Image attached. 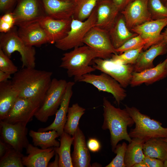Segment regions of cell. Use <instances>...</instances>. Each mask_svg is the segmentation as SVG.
Returning a JSON list of instances; mask_svg holds the SVG:
<instances>
[{"instance_id": "cell-16", "label": "cell", "mask_w": 167, "mask_h": 167, "mask_svg": "<svg viewBox=\"0 0 167 167\" xmlns=\"http://www.w3.org/2000/svg\"><path fill=\"white\" fill-rule=\"evenodd\" d=\"M72 18L58 19L46 16L39 21L48 36L49 43L55 44L67 35Z\"/></svg>"}, {"instance_id": "cell-54", "label": "cell", "mask_w": 167, "mask_h": 167, "mask_svg": "<svg viewBox=\"0 0 167 167\" xmlns=\"http://www.w3.org/2000/svg\"><path fill=\"white\" fill-rule=\"evenodd\" d=\"M165 67H166V69L167 70V61H166V64H165Z\"/></svg>"}, {"instance_id": "cell-38", "label": "cell", "mask_w": 167, "mask_h": 167, "mask_svg": "<svg viewBox=\"0 0 167 167\" xmlns=\"http://www.w3.org/2000/svg\"><path fill=\"white\" fill-rule=\"evenodd\" d=\"M0 71L9 73L14 74L18 70L17 67L10 59V58L6 55L0 49Z\"/></svg>"}, {"instance_id": "cell-34", "label": "cell", "mask_w": 167, "mask_h": 167, "mask_svg": "<svg viewBox=\"0 0 167 167\" xmlns=\"http://www.w3.org/2000/svg\"><path fill=\"white\" fill-rule=\"evenodd\" d=\"M143 47L128 50L121 54H113L110 59L113 62L118 64L134 65L142 51Z\"/></svg>"}, {"instance_id": "cell-11", "label": "cell", "mask_w": 167, "mask_h": 167, "mask_svg": "<svg viewBox=\"0 0 167 167\" xmlns=\"http://www.w3.org/2000/svg\"><path fill=\"white\" fill-rule=\"evenodd\" d=\"M42 102L19 96L7 116L2 121L13 124L21 123L27 124L32 120Z\"/></svg>"}, {"instance_id": "cell-47", "label": "cell", "mask_w": 167, "mask_h": 167, "mask_svg": "<svg viewBox=\"0 0 167 167\" xmlns=\"http://www.w3.org/2000/svg\"><path fill=\"white\" fill-rule=\"evenodd\" d=\"M161 33L162 36V40L164 41L167 46V27L164 32Z\"/></svg>"}, {"instance_id": "cell-9", "label": "cell", "mask_w": 167, "mask_h": 167, "mask_svg": "<svg viewBox=\"0 0 167 167\" xmlns=\"http://www.w3.org/2000/svg\"><path fill=\"white\" fill-rule=\"evenodd\" d=\"M78 82L90 84L99 91L111 94L118 105L127 96L126 91L120 84L110 76L104 72L98 75L90 73L85 74Z\"/></svg>"}, {"instance_id": "cell-51", "label": "cell", "mask_w": 167, "mask_h": 167, "mask_svg": "<svg viewBox=\"0 0 167 167\" xmlns=\"http://www.w3.org/2000/svg\"><path fill=\"white\" fill-rule=\"evenodd\" d=\"M163 140L167 143V138H163Z\"/></svg>"}, {"instance_id": "cell-46", "label": "cell", "mask_w": 167, "mask_h": 167, "mask_svg": "<svg viewBox=\"0 0 167 167\" xmlns=\"http://www.w3.org/2000/svg\"><path fill=\"white\" fill-rule=\"evenodd\" d=\"M55 159L54 161L51 163H49L48 167H59V158L57 154L55 153Z\"/></svg>"}, {"instance_id": "cell-45", "label": "cell", "mask_w": 167, "mask_h": 167, "mask_svg": "<svg viewBox=\"0 0 167 167\" xmlns=\"http://www.w3.org/2000/svg\"><path fill=\"white\" fill-rule=\"evenodd\" d=\"M10 74L0 71V83L8 80L11 78Z\"/></svg>"}, {"instance_id": "cell-6", "label": "cell", "mask_w": 167, "mask_h": 167, "mask_svg": "<svg viewBox=\"0 0 167 167\" xmlns=\"http://www.w3.org/2000/svg\"><path fill=\"white\" fill-rule=\"evenodd\" d=\"M67 82L63 79H52L44 99L35 117L39 121L46 122L55 114L65 94Z\"/></svg>"}, {"instance_id": "cell-37", "label": "cell", "mask_w": 167, "mask_h": 167, "mask_svg": "<svg viewBox=\"0 0 167 167\" xmlns=\"http://www.w3.org/2000/svg\"><path fill=\"white\" fill-rule=\"evenodd\" d=\"M146 43V41L138 35L129 40L116 50L118 54H121L128 50L144 47Z\"/></svg>"}, {"instance_id": "cell-53", "label": "cell", "mask_w": 167, "mask_h": 167, "mask_svg": "<svg viewBox=\"0 0 167 167\" xmlns=\"http://www.w3.org/2000/svg\"><path fill=\"white\" fill-rule=\"evenodd\" d=\"M164 5L166 7H167V1L165 3Z\"/></svg>"}, {"instance_id": "cell-3", "label": "cell", "mask_w": 167, "mask_h": 167, "mask_svg": "<svg viewBox=\"0 0 167 167\" xmlns=\"http://www.w3.org/2000/svg\"><path fill=\"white\" fill-rule=\"evenodd\" d=\"M97 58L105 59L100 53L86 45H83L64 54L59 67L66 70L69 77H74L75 82H78L83 75L96 70L90 65Z\"/></svg>"}, {"instance_id": "cell-14", "label": "cell", "mask_w": 167, "mask_h": 167, "mask_svg": "<svg viewBox=\"0 0 167 167\" xmlns=\"http://www.w3.org/2000/svg\"><path fill=\"white\" fill-rule=\"evenodd\" d=\"M148 0H134L120 13L129 30L152 20L148 7Z\"/></svg>"}, {"instance_id": "cell-39", "label": "cell", "mask_w": 167, "mask_h": 167, "mask_svg": "<svg viewBox=\"0 0 167 167\" xmlns=\"http://www.w3.org/2000/svg\"><path fill=\"white\" fill-rule=\"evenodd\" d=\"M15 20L12 12L4 13L0 18V32L1 33L9 32L15 26Z\"/></svg>"}, {"instance_id": "cell-2", "label": "cell", "mask_w": 167, "mask_h": 167, "mask_svg": "<svg viewBox=\"0 0 167 167\" xmlns=\"http://www.w3.org/2000/svg\"><path fill=\"white\" fill-rule=\"evenodd\" d=\"M103 101L104 120L102 128L109 131L112 150L113 152L120 141L125 140L129 143L131 142L127 128L132 126L135 122L125 108L115 107L105 97Z\"/></svg>"}, {"instance_id": "cell-52", "label": "cell", "mask_w": 167, "mask_h": 167, "mask_svg": "<svg viewBox=\"0 0 167 167\" xmlns=\"http://www.w3.org/2000/svg\"><path fill=\"white\" fill-rule=\"evenodd\" d=\"M63 0L69 1H72V2H73L75 1V0Z\"/></svg>"}, {"instance_id": "cell-55", "label": "cell", "mask_w": 167, "mask_h": 167, "mask_svg": "<svg viewBox=\"0 0 167 167\" xmlns=\"http://www.w3.org/2000/svg\"><path fill=\"white\" fill-rule=\"evenodd\" d=\"M167 91V89H166Z\"/></svg>"}, {"instance_id": "cell-40", "label": "cell", "mask_w": 167, "mask_h": 167, "mask_svg": "<svg viewBox=\"0 0 167 167\" xmlns=\"http://www.w3.org/2000/svg\"><path fill=\"white\" fill-rule=\"evenodd\" d=\"M143 162L148 167H164V163L162 160L145 156Z\"/></svg>"}, {"instance_id": "cell-17", "label": "cell", "mask_w": 167, "mask_h": 167, "mask_svg": "<svg viewBox=\"0 0 167 167\" xmlns=\"http://www.w3.org/2000/svg\"><path fill=\"white\" fill-rule=\"evenodd\" d=\"M72 81L67 82L65 92L60 106L56 113L55 119L49 126L38 129V131L45 132L55 130L60 136L64 132V127L67 120V115L70 101L73 94L72 88L75 84Z\"/></svg>"}, {"instance_id": "cell-28", "label": "cell", "mask_w": 167, "mask_h": 167, "mask_svg": "<svg viewBox=\"0 0 167 167\" xmlns=\"http://www.w3.org/2000/svg\"><path fill=\"white\" fill-rule=\"evenodd\" d=\"M29 134L32 138L34 145L39 147L42 149L58 147L60 146V143L56 140V138L60 135L55 130L45 132L31 130Z\"/></svg>"}, {"instance_id": "cell-20", "label": "cell", "mask_w": 167, "mask_h": 167, "mask_svg": "<svg viewBox=\"0 0 167 167\" xmlns=\"http://www.w3.org/2000/svg\"><path fill=\"white\" fill-rule=\"evenodd\" d=\"M27 156H24L22 162L27 167H47L49 162L55 155L54 147L43 149L29 143L27 147Z\"/></svg>"}, {"instance_id": "cell-49", "label": "cell", "mask_w": 167, "mask_h": 167, "mask_svg": "<svg viewBox=\"0 0 167 167\" xmlns=\"http://www.w3.org/2000/svg\"><path fill=\"white\" fill-rule=\"evenodd\" d=\"M166 150L167 152V148L166 149ZM164 167H167V160H165L164 162Z\"/></svg>"}, {"instance_id": "cell-5", "label": "cell", "mask_w": 167, "mask_h": 167, "mask_svg": "<svg viewBox=\"0 0 167 167\" xmlns=\"http://www.w3.org/2000/svg\"><path fill=\"white\" fill-rule=\"evenodd\" d=\"M17 31L14 27L7 32L1 33L0 49L10 58L13 52H18L21 57L22 68H35V48L25 44L19 36Z\"/></svg>"}, {"instance_id": "cell-12", "label": "cell", "mask_w": 167, "mask_h": 167, "mask_svg": "<svg viewBox=\"0 0 167 167\" xmlns=\"http://www.w3.org/2000/svg\"><path fill=\"white\" fill-rule=\"evenodd\" d=\"M1 139L15 150L22 152L29 143L27 124H11L0 120Z\"/></svg>"}, {"instance_id": "cell-41", "label": "cell", "mask_w": 167, "mask_h": 167, "mask_svg": "<svg viewBox=\"0 0 167 167\" xmlns=\"http://www.w3.org/2000/svg\"><path fill=\"white\" fill-rule=\"evenodd\" d=\"M18 0H0V11L1 12L5 13L11 11L14 6Z\"/></svg>"}, {"instance_id": "cell-26", "label": "cell", "mask_w": 167, "mask_h": 167, "mask_svg": "<svg viewBox=\"0 0 167 167\" xmlns=\"http://www.w3.org/2000/svg\"><path fill=\"white\" fill-rule=\"evenodd\" d=\"M18 97V94L13 88L11 80L0 83V120L5 118Z\"/></svg>"}, {"instance_id": "cell-18", "label": "cell", "mask_w": 167, "mask_h": 167, "mask_svg": "<svg viewBox=\"0 0 167 167\" xmlns=\"http://www.w3.org/2000/svg\"><path fill=\"white\" fill-rule=\"evenodd\" d=\"M19 36L27 45L39 46L49 43L48 36L39 22L19 27Z\"/></svg>"}, {"instance_id": "cell-24", "label": "cell", "mask_w": 167, "mask_h": 167, "mask_svg": "<svg viewBox=\"0 0 167 167\" xmlns=\"http://www.w3.org/2000/svg\"><path fill=\"white\" fill-rule=\"evenodd\" d=\"M167 52V46L162 40L154 44L145 51L139 54L133 65L134 71L139 72L153 67V62L157 56L165 54Z\"/></svg>"}, {"instance_id": "cell-23", "label": "cell", "mask_w": 167, "mask_h": 167, "mask_svg": "<svg viewBox=\"0 0 167 167\" xmlns=\"http://www.w3.org/2000/svg\"><path fill=\"white\" fill-rule=\"evenodd\" d=\"M47 16L62 19L72 18L75 11L74 2L63 0H42Z\"/></svg>"}, {"instance_id": "cell-27", "label": "cell", "mask_w": 167, "mask_h": 167, "mask_svg": "<svg viewBox=\"0 0 167 167\" xmlns=\"http://www.w3.org/2000/svg\"><path fill=\"white\" fill-rule=\"evenodd\" d=\"M145 141L137 138H132L127 145L125 152L124 162L126 167H133L137 163L143 161L145 156L143 146Z\"/></svg>"}, {"instance_id": "cell-13", "label": "cell", "mask_w": 167, "mask_h": 167, "mask_svg": "<svg viewBox=\"0 0 167 167\" xmlns=\"http://www.w3.org/2000/svg\"><path fill=\"white\" fill-rule=\"evenodd\" d=\"M83 43L102 54L105 59H110L113 54H118L112 44L109 32L95 26L87 33Z\"/></svg>"}, {"instance_id": "cell-19", "label": "cell", "mask_w": 167, "mask_h": 167, "mask_svg": "<svg viewBox=\"0 0 167 167\" xmlns=\"http://www.w3.org/2000/svg\"><path fill=\"white\" fill-rule=\"evenodd\" d=\"M74 149L71 155L73 167H90L91 156L85 135L79 126L74 135Z\"/></svg>"}, {"instance_id": "cell-36", "label": "cell", "mask_w": 167, "mask_h": 167, "mask_svg": "<svg viewBox=\"0 0 167 167\" xmlns=\"http://www.w3.org/2000/svg\"><path fill=\"white\" fill-rule=\"evenodd\" d=\"M127 144L123 142L117 144L113 152L116 154L115 157L106 167H126L124 162Z\"/></svg>"}, {"instance_id": "cell-29", "label": "cell", "mask_w": 167, "mask_h": 167, "mask_svg": "<svg viewBox=\"0 0 167 167\" xmlns=\"http://www.w3.org/2000/svg\"><path fill=\"white\" fill-rule=\"evenodd\" d=\"M60 137V146L54 147L55 153L59 156V167H73L71 154L73 137L64 132Z\"/></svg>"}, {"instance_id": "cell-8", "label": "cell", "mask_w": 167, "mask_h": 167, "mask_svg": "<svg viewBox=\"0 0 167 167\" xmlns=\"http://www.w3.org/2000/svg\"><path fill=\"white\" fill-rule=\"evenodd\" d=\"M12 12L15 26L38 22L46 16L42 0H18Z\"/></svg>"}, {"instance_id": "cell-43", "label": "cell", "mask_w": 167, "mask_h": 167, "mask_svg": "<svg viewBox=\"0 0 167 167\" xmlns=\"http://www.w3.org/2000/svg\"><path fill=\"white\" fill-rule=\"evenodd\" d=\"M119 9L120 12L125 7L134 0H112Z\"/></svg>"}, {"instance_id": "cell-25", "label": "cell", "mask_w": 167, "mask_h": 167, "mask_svg": "<svg viewBox=\"0 0 167 167\" xmlns=\"http://www.w3.org/2000/svg\"><path fill=\"white\" fill-rule=\"evenodd\" d=\"M108 32L112 44L115 49L121 47L130 39L138 35L129 29L121 13L119 14Z\"/></svg>"}, {"instance_id": "cell-31", "label": "cell", "mask_w": 167, "mask_h": 167, "mask_svg": "<svg viewBox=\"0 0 167 167\" xmlns=\"http://www.w3.org/2000/svg\"><path fill=\"white\" fill-rule=\"evenodd\" d=\"M85 111V109L77 103L69 107L64 132L72 136L79 127V120Z\"/></svg>"}, {"instance_id": "cell-1", "label": "cell", "mask_w": 167, "mask_h": 167, "mask_svg": "<svg viewBox=\"0 0 167 167\" xmlns=\"http://www.w3.org/2000/svg\"><path fill=\"white\" fill-rule=\"evenodd\" d=\"M52 72L24 67L14 74L11 80L19 96L42 102L51 82Z\"/></svg>"}, {"instance_id": "cell-32", "label": "cell", "mask_w": 167, "mask_h": 167, "mask_svg": "<svg viewBox=\"0 0 167 167\" xmlns=\"http://www.w3.org/2000/svg\"><path fill=\"white\" fill-rule=\"evenodd\" d=\"M98 0H75V11L72 17L84 21L90 15Z\"/></svg>"}, {"instance_id": "cell-7", "label": "cell", "mask_w": 167, "mask_h": 167, "mask_svg": "<svg viewBox=\"0 0 167 167\" xmlns=\"http://www.w3.org/2000/svg\"><path fill=\"white\" fill-rule=\"evenodd\" d=\"M96 20L95 7L84 21L72 17L70 31L64 38L55 44V47L60 49L66 50L83 45L85 35L91 28L96 26Z\"/></svg>"}, {"instance_id": "cell-30", "label": "cell", "mask_w": 167, "mask_h": 167, "mask_svg": "<svg viewBox=\"0 0 167 167\" xmlns=\"http://www.w3.org/2000/svg\"><path fill=\"white\" fill-rule=\"evenodd\" d=\"M167 143L163 138H154L145 142L143 152L145 156L160 159L163 162L167 160Z\"/></svg>"}, {"instance_id": "cell-42", "label": "cell", "mask_w": 167, "mask_h": 167, "mask_svg": "<svg viewBox=\"0 0 167 167\" xmlns=\"http://www.w3.org/2000/svg\"><path fill=\"white\" fill-rule=\"evenodd\" d=\"M87 144L88 149L92 152H97L101 149V146L100 143L96 138H89Z\"/></svg>"}, {"instance_id": "cell-48", "label": "cell", "mask_w": 167, "mask_h": 167, "mask_svg": "<svg viewBox=\"0 0 167 167\" xmlns=\"http://www.w3.org/2000/svg\"><path fill=\"white\" fill-rule=\"evenodd\" d=\"M148 167L145 164L143 161L137 163L133 167Z\"/></svg>"}, {"instance_id": "cell-22", "label": "cell", "mask_w": 167, "mask_h": 167, "mask_svg": "<svg viewBox=\"0 0 167 167\" xmlns=\"http://www.w3.org/2000/svg\"><path fill=\"white\" fill-rule=\"evenodd\" d=\"M167 57L163 62L156 66L139 72H133L130 85L132 87L143 83L149 84L162 79L167 76L165 64Z\"/></svg>"}, {"instance_id": "cell-33", "label": "cell", "mask_w": 167, "mask_h": 167, "mask_svg": "<svg viewBox=\"0 0 167 167\" xmlns=\"http://www.w3.org/2000/svg\"><path fill=\"white\" fill-rule=\"evenodd\" d=\"M22 152L17 151L11 147L4 155L0 158V167H23Z\"/></svg>"}, {"instance_id": "cell-15", "label": "cell", "mask_w": 167, "mask_h": 167, "mask_svg": "<svg viewBox=\"0 0 167 167\" xmlns=\"http://www.w3.org/2000/svg\"><path fill=\"white\" fill-rule=\"evenodd\" d=\"M167 26V18L152 20L135 26L131 30L132 32L140 35L147 42L143 49L146 50L163 39L161 32Z\"/></svg>"}, {"instance_id": "cell-10", "label": "cell", "mask_w": 167, "mask_h": 167, "mask_svg": "<svg viewBox=\"0 0 167 167\" xmlns=\"http://www.w3.org/2000/svg\"><path fill=\"white\" fill-rule=\"evenodd\" d=\"M92 63L96 70L105 73L117 81L124 88L130 85L134 71L133 65L120 64L115 63L110 59L96 58Z\"/></svg>"}, {"instance_id": "cell-35", "label": "cell", "mask_w": 167, "mask_h": 167, "mask_svg": "<svg viewBox=\"0 0 167 167\" xmlns=\"http://www.w3.org/2000/svg\"><path fill=\"white\" fill-rule=\"evenodd\" d=\"M148 7L152 20L167 18V7L161 0H148Z\"/></svg>"}, {"instance_id": "cell-21", "label": "cell", "mask_w": 167, "mask_h": 167, "mask_svg": "<svg viewBox=\"0 0 167 167\" xmlns=\"http://www.w3.org/2000/svg\"><path fill=\"white\" fill-rule=\"evenodd\" d=\"M95 9V26L108 31L120 12L119 9L112 0H101Z\"/></svg>"}, {"instance_id": "cell-44", "label": "cell", "mask_w": 167, "mask_h": 167, "mask_svg": "<svg viewBox=\"0 0 167 167\" xmlns=\"http://www.w3.org/2000/svg\"><path fill=\"white\" fill-rule=\"evenodd\" d=\"M11 146L0 139V158L2 157Z\"/></svg>"}, {"instance_id": "cell-4", "label": "cell", "mask_w": 167, "mask_h": 167, "mask_svg": "<svg viewBox=\"0 0 167 167\" xmlns=\"http://www.w3.org/2000/svg\"><path fill=\"white\" fill-rule=\"evenodd\" d=\"M125 108L135 124L128 133L131 138H138L145 142L152 138H167V128L163 127L160 122L142 113L134 107L125 105Z\"/></svg>"}, {"instance_id": "cell-50", "label": "cell", "mask_w": 167, "mask_h": 167, "mask_svg": "<svg viewBox=\"0 0 167 167\" xmlns=\"http://www.w3.org/2000/svg\"><path fill=\"white\" fill-rule=\"evenodd\" d=\"M162 2L164 4L167 0H161Z\"/></svg>"}]
</instances>
